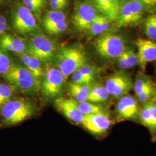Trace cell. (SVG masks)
Wrapping results in <instances>:
<instances>
[{
    "label": "cell",
    "instance_id": "1",
    "mask_svg": "<svg viewBox=\"0 0 156 156\" xmlns=\"http://www.w3.org/2000/svg\"><path fill=\"white\" fill-rule=\"evenodd\" d=\"M37 106L31 101L13 97L0 109V127L16 126L33 117Z\"/></svg>",
    "mask_w": 156,
    "mask_h": 156
},
{
    "label": "cell",
    "instance_id": "2",
    "mask_svg": "<svg viewBox=\"0 0 156 156\" xmlns=\"http://www.w3.org/2000/svg\"><path fill=\"white\" fill-rule=\"evenodd\" d=\"M3 78L15 91L26 95L33 96L40 91L41 82L26 67L21 64L13 62Z\"/></svg>",
    "mask_w": 156,
    "mask_h": 156
},
{
    "label": "cell",
    "instance_id": "3",
    "mask_svg": "<svg viewBox=\"0 0 156 156\" xmlns=\"http://www.w3.org/2000/svg\"><path fill=\"white\" fill-rule=\"evenodd\" d=\"M84 50L78 46H65L57 51L53 62L67 80L73 73L87 64Z\"/></svg>",
    "mask_w": 156,
    "mask_h": 156
},
{
    "label": "cell",
    "instance_id": "4",
    "mask_svg": "<svg viewBox=\"0 0 156 156\" xmlns=\"http://www.w3.org/2000/svg\"><path fill=\"white\" fill-rule=\"evenodd\" d=\"M127 47V41L122 35L108 32L97 37L94 42L97 54L106 60H117Z\"/></svg>",
    "mask_w": 156,
    "mask_h": 156
},
{
    "label": "cell",
    "instance_id": "5",
    "mask_svg": "<svg viewBox=\"0 0 156 156\" xmlns=\"http://www.w3.org/2000/svg\"><path fill=\"white\" fill-rule=\"evenodd\" d=\"M67 80L56 67H49L41 80L40 91L46 101H51L62 97Z\"/></svg>",
    "mask_w": 156,
    "mask_h": 156
},
{
    "label": "cell",
    "instance_id": "6",
    "mask_svg": "<svg viewBox=\"0 0 156 156\" xmlns=\"http://www.w3.org/2000/svg\"><path fill=\"white\" fill-rule=\"evenodd\" d=\"M149 11L140 0H124L114 23L117 28L135 26L140 22L145 14Z\"/></svg>",
    "mask_w": 156,
    "mask_h": 156
},
{
    "label": "cell",
    "instance_id": "7",
    "mask_svg": "<svg viewBox=\"0 0 156 156\" xmlns=\"http://www.w3.org/2000/svg\"><path fill=\"white\" fill-rule=\"evenodd\" d=\"M27 52L37 57L43 64H48L53 61L57 52L55 42L42 34H35L26 41Z\"/></svg>",
    "mask_w": 156,
    "mask_h": 156
},
{
    "label": "cell",
    "instance_id": "8",
    "mask_svg": "<svg viewBox=\"0 0 156 156\" xmlns=\"http://www.w3.org/2000/svg\"><path fill=\"white\" fill-rule=\"evenodd\" d=\"M11 22L14 30L20 35H31L39 33L40 31L37 19L23 4H17L13 8Z\"/></svg>",
    "mask_w": 156,
    "mask_h": 156
},
{
    "label": "cell",
    "instance_id": "9",
    "mask_svg": "<svg viewBox=\"0 0 156 156\" xmlns=\"http://www.w3.org/2000/svg\"><path fill=\"white\" fill-rule=\"evenodd\" d=\"M100 13L87 1H76L73 24L79 31H86Z\"/></svg>",
    "mask_w": 156,
    "mask_h": 156
},
{
    "label": "cell",
    "instance_id": "10",
    "mask_svg": "<svg viewBox=\"0 0 156 156\" xmlns=\"http://www.w3.org/2000/svg\"><path fill=\"white\" fill-rule=\"evenodd\" d=\"M105 86L110 95L119 99L133 88V82L128 73L120 70L106 78Z\"/></svg>",
    "mask_w": 156,
    "mask_h": 156
},
{
    "label": "cell",
    "instance_id": "11",
    "mask_svg": "<svg viewBox=\"0 0 156 156\" xmlns=\"http://www.w3.org/2000/svg\"><path fill=\"white\" fill-rule=\"evenodd\" d=\"M112 124L108 113L103 112L84 116L81 124L91 134L100 136L106 133Z\"/></svg>",
    "mask_w": 156,
    "mask_h": 156
},
{
    "label": "cell",
    "instance_id": "12",
    "mask_svg": "<svg viewBox=\"0 0 156 156\" xmlns=\"http://www.w3.org/2000/svg\"><path fill=\"white\" fill-rule=\"evenodd\" d=\"M140 107L137 100L130 95L119 99L115 112L119 120H136L139 119Z\"/></svg>",
    "mask_w": 156,
    "mask_h": 156
},
{
    "label": "cell",
    "instance_id": "13",
    "mask_svg": "<svg viewBox=\"0 0 156 156\" xmlns=\"http://www.w3.org/2000/svg\"><path fill=\"white\" fill-rule=\"evenodd\" d=\"M57 111L75 124H81L84 115L79 109L78 102L71 99L58 98L54 101Z\"/></svg>",
    "mask_w": 156,
    "mask_h": 156
},
{
    "label": "cell",
    "instance_id": "14",
    "mask_svg": "<svg viewBox=\"0 0 156 156\" xmlns=\"http://www.w3.org/2000/svg\"><path fill=\"white\" fill-rule=\"evenodd\" d=\"M137 47L138 66L145 71L146 66L156 61V42L148 39L139 38L135 41Z\"/></svg>",
    "mask_w": 156,
    "mask_h": 156
},
{
    "label": "cell",
    "instance_id": "15",
    "mask_svg": "<svg viewBox=\"0 0 156 156\" xmlns=\"http://www.w3.org/2000/svg\"><path fill=\"white\" fill-rule=\"evenodd\" d=\"M98 12L104 16L115 22L120 8L124 0H86Z\"/></svg>",
    "mask_w": 156,
    "mask_h": 156
},
{
    "label": "cell",
    "instance_id": "16",
    "mask_svg": "<svg viewBox=\"0 0 156 156\" xmlns=\"http://www.w3.org/2000/svg\"><path fill=\"white\" fill-rule=\"evenodd\" d=\"M140 122L148 128L153 139L156 138V102L151 100L145 103L140 108Z\"/></svg>",
    "mask_w": 156,
    "mask_h": 156
},
{
    "label": "cell",
    "instance_id": "17",
    "mask_svg": "<svg viewBox=\"0 0 156 156\" xmlns=\"http://www.w3.org/2000/svg\"><path fill=\"white\" fill-rule=\"evenodd\" d=\"M0 49L19 56L27 52L26 42L19 37L6 33L0 38Z\"/></svg>",
    "mask_w": 156,
    "mask_h": 156
},
{
    "label": "cell",
    "instance_id": "18",
    "mask_svg": "<svg viewBox=\"0 0 156 156\" xmlns=\"http://www.w3.org/2000/svg\"><path fill=\"white\" fill-rule=\"evenodd\" d=\"M18 56L20 58L23 66L26 67L34 76L41 82L45 71L42 66L43 63L37 57L31 55L27 52Z\"/></svg>",
    "mask_w": 156,
    "mask_h": 156
},
{
    "label": "cell",
    "instance_id": "19",
    "mask_svg": "<svg viewBox=\"0 0 156 156\" xmlns=\"http://www.w3.org/2000/svg\"><path fill=\"white\" fill-rule=\"evenodd\" d=\"M113 23L111 20L100 14L86 31L90 37H98L102 34L108 33Z\"/></svg>",
    "mask_w": 156,
    "mask_h": 156
},
{
    "label": "cell",
    "instance_id": "20",
    "mask_svg": "<svg viewBox=\"0 0 156 156\" xmlns=\"http://www.w3.org/2000/svg\"><path fill=\"white\" fill-rule=\"evenodd\" d=\"M93 84H79L70 82L68 86L69 93L73 100L78 103L87 101Z\"/></svg>",
    "mask_w": 156,
    "mask_h": 156
},
{
    "label": "cell",
    "instance_id": "21",
    "mask_svg": "<svg viewBox=\"0 0 156 156\" xmlns=\"http://www.w3.org/2000/svg\"><path fill=\"white\" fill-rule=\"evenodd\" d=\"M109 95L110 94L105 86L100 84H93L87 101L100 104L107 101L109 99Z\"/></svg>",
    "mask_w": 156,
    "mask_h": 156
},
{
    "label": "cell",
    "instance_id": "22",
    "mask_svg": "<svg viewBox=\"0 0 156 156\" xmlns=\"http://www.w3.org/2000/svg\"><path fill=\"white\" fill-rule=\"evenodd\" d=\"M66 21V16L62 11L50 10L46 12L43 18V26L48 30L60 23Z\"/></svg>",
    "mask_w": 156,
    "mask_h": 156
},
{
    "label": "cell",
    "instance_id": "23",
    "mask_svg": "<svg viewBox=\"0 0 156 156\" xmlns=\"http://www.w3.org/2000/svg\"><path fill=\"white\" fill-rule=\"evenodd\" d=\"M153 84L151 78L142 73L137 74L133 83V89L135 96L140 94L149 86Z\"/></svg>",
    "mask_w": 156,
    "mask_h": 156
},
{
    "label": "cell",
    "instance_id": "24",
    "mask_svg": "<svg viewBox=\"0 0 156 156\" xmlns=\"http://www.w3.org/2000/svg\"><path fill=\"white\" fill-rule=\"evenodd\" d=\"M78 106L79 109L84 116L98 113L107 112L106 109L100 104H95L89 101L81 103L78 102Z\"/></svg>",
    "mask_w": 156,
    "mask_h": 156
},
{
    "label": "cell",
    "instance_id": "25",
    "mask_svg": "<svg viewBox=\"0 0 156 156\" xmlns=\"http://www.w3.org/2000/svg\"><path fill=\"white\" fill-rule=\"evenodd\" d=\"M144 30L148 39L156 42V14L147 17L144 21Z\"/></svg>",
    "mask_w": 156,
    "mask_h": 156
},
{
    "label": "cell",
    "instance_id": "26",
    "mask_svg": "<svg viewBox=\"0 0 156 156\" xmlns=\"http://www.w3.org/2000/svg\"><path fill=\"white\" fill-rule=\"evenodd\" d=\"M15 91L5 82H2L0 86V109L14 97Z\"/></svg>",
    "mask_w": 156,
    "mask_h": 156
},
{
    "label": "cell",
    "instance_id": "27",
    "mask_svg": "<svg viewBox=\"0 0 156 156\" xmlns=\"http://www.w3.org/2000/svg\"><path fill=\"white\" fill-rule=\"evenodd\" d=\"M13 64L8 53L0 49V76L4 77L8 73Z\"/></svg>",
    "mask_w": 156,
    "mask_h": 156
},
{
    "label": "cell",
    "instance_id": "28",
    "mask_svg": "<svg viewBox=\"0 0 156 156\" xmlns=\"http://www.w3.org/2000/svg\"><path fill=\"white\" fill-rule=\"evenodd\" d=\"M71 76V82L73 83L79 84H90L94 83L95 78L86 76L80 72L79 70L73 73Z\"/></svg>",
    "mask_w": 156,
    "mask_h": 156
},
{
    "label": "cell",
    "instance_id": "29",
    "mask_svg": "<svg viewBox=\"0 0 156 156\" xmlns=\"http://www.w3.org/2000/svg\"><path fill=\"white\" fill-rule=\"evenodd\" d=\"M155 97V90L154 86L151 84L143 91L140 94L136 96V99L139 104H144L146 102L152 100V98Z\"/></svg>",
    "mask_w": 156,
    "mask_h": 156
},
{
    "label": "cell",
    "instance_id": "30",
    "mask_svg": "<svg viewBox=\"0 0 156 156\" xmlns=\"http://www.w3.org/2000/svg\"><path fill=\"white\" fill-rule=\"evenodd\" d=\"M23 4L24 6L29 11L31 12L35 17V18L39 17L43 9V7L40 5L38 3L33 1V0H22Z\"/></svg>",
    "mask_w": 156,
    "mask_h": 156
},
{
    "label": "cell",
    "instance_id": "31",
    "mask_svg": "<svg viewBox=\"0 0 156 156\" xmlns=\"http://www.w3.org/2000/svg\"><path fill=\"white\" fill-rule=\"evenodd\" d=\"M124 54L126 57V58L131 68L138 65L139 60L138 55L137 53L135 52L133 49L127 47L126 49L124 50Z\"/></svg>",
    "mask_w": 156,
    "mask_h": 156
},
{
    "label": "cell",
    "instance_id": "32",
    "mask_svg": "<svg viewBox=\"0 0 156 156\" xmlns=\"http://www.w3.org/2000/svg\"><path fill=\"white\" fill-rule=\"evenodd\" d=\"M51 10L62 11L68 5V0H49Z\"/></svg>",
    "mask_w": 156,
    "mask_h": 156
},
{
    "label": "cell",
    "instance_id": "33",
    "mask_svg": "<svg viewBox=\"0 0 156 156\" xmlns=\"http://www.w3.org/2000/svg\"><path fill=\"white\" fill-rule=\"evenodd\" d=\"M68 28L67 22H63L49 28L46 31L51 35H59L65 32Z\"/></svg>",
    "mask_w": 156,
    "mask_h": 156
},
{
    "label": "cell",
    "instance_id": "34",
    "mask_svg": "<svg viewBox=\"0 0 156 156\" xmlns=\"http://www.w3.org/2000/svg\"><path fill=\"white\" fill-rule=\"evenodd\" d=\"M78 70H79L80 72L86 76L94 78H95V76L97 73V69L95 67L89 65L87 64H86L82 67H80Z\"/></svg>",
    "mask_w": 156,
    "mask_h": 156
},
{
    "label": "cell",
    "instance_id": "35",
    "mask_svg": "<svg viewBox=\"0 0 156 156\" xmlns=\"http://www.w3.org/2000/svg\"><path fill=\"white\" fill-rule=\"evenodd\" d=\"M8 28V22L5 16L0 15V38L5 34Z\"/></svg>",
    "mask_w": 156,
    "mask_h": 156
},
{
    "label": "cell",
    "instance_id": "36",
    "mask_svg": "<svg viewBox=\"0 0 156 156\" xmlns=\"http://www.w3.org/2000/svg\"><path fill=\"white\" fill-rule=\"evenodd\" d=\"M146 6L150 11H156V0H140Z\"/></svg>",
    "mask_w": 156,
    "mask_h": 156
},
{
    "label": "cell",
    "instance_id": "37",
    "mask_svg": "<svg viewBox=\"0 0 156 156\" xmlns=\"http://www.w3.org/2000/svg\"><path fill=\"white\" fill-rule=\"evenodd\" d=\"M34 2L38 3L40 5L42 6L43 8L45 7L47 3V0H33Z\"/></svg>",
    "mask_w": 156,
    "mask_h": 156
},
{
    "label": "cell",
    "instance_id": "38",
    "mask_svg": "<svg viewBox=\"0 0 156 156\" xmlns=\"http://www.w3.org/2000/svg\"><path fill=\"white\" fill-rule=\"evenodd\" d=\"M8 0H0V5H3L6 3Z\"/></svg>",
    "mask_w": 156,
    "mask_h": 156
},
{
    "label": "cell",
    "instance_id": "39",
    "mask_svg": "<svg viewBox=\"0 0 156 156\" xmlns=\"http://www.w3.org/2000/svg\"><path fill=\"white\" fill-rule=\"evenodd\" d=\"M154 90H155V97H156V85L154 86Z\"/></svg>",
    "mask_w": 156,
    "mask_h": 156
},
{
    "label": "cell",
    "instance_id": "40",
    "mask_svg": "<svg viewBox=\"0 0 156 156\" xmlns=\"http://www.w3.org/2000/svg\"><path fill=\"white\" fill-rule=\"evenodd\" d=\"M1 83H2V81L0 80V86H1Z\"/></svg>",
    "mask_w": 156,
    "mask_h": 156
}]
</instances>
